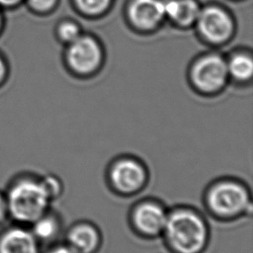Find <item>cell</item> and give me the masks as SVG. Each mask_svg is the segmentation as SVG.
Instances as JSON below:
<instances>
[{
    "mask_svg": "<svg viewBox=\"0 0 253 253\" xmlns=\"http://www.w3.org/2000/svg\"><path fill=\"white\" fill-rule=\"evenodd\" d=\"M174 253H201L209 240V226L192 209L180 208L168 212L162 233Z\"/></svg>",
    "mask_w": 253,
    "mask_h": 253,
    "instance_id": "obj_1",
    "label": "cell"
},
{
    "mask_svg": "<svg viewBox=\"0 0 253 253\" xmlns=\"http://www.w3.org/2000/svg\"><path fill=\"white\" fill-rule=\"evenodd\" d=\"M50 201L42 181L23 180L10 190L7 208L17 220L33 223L46 213Z\"/></svg>",
    "mask_w": 253,
    "mask_h": 253,
    "instance_id": "obj_3",
    "label": "cell"
},
{
    "mask_svg": "<svg viewBox=\"0 0 253 253\" xmlns=\"http://www.w3.org/2000/svg\"><path fill=\"white\" fill-rule=\"evenodd\" d=\"M57 0H24V4L30 11L36 14H45L52 10Z\"/></svg>",
    "mask_w": 253,
    "mask_h": 253,
    "instance_id": "obj_17",
    "label": "cell"
},
{
    "mask_svg": "<svg viewBox=\"0 0 253 253\" xmlns=\"http://www.w3.org/2000/svg\"><path fill=\"white\" fill-rule=\"evenodd\" d=\"M59 221L55 216L43 214L33 222V234L38 240L49 241L56 237L59 232Z\"/></svg>",
    "mask_w": 253,
    "mask_h": 253,
    "instance_id": "obj_14",
    "label": "cell"
},
{
    "mask_svg": "<svg viewBox=\"0 0 253 253\" xmlns=\"http://www.w3.org/2000/svg\"><path fill=\"white\" fill-rule=\"evenodd\" d=\"M196 23L201 35L215 43L225 42L233 32V21L230 15L217 6L201 9Z\"/></svg>",
    "mask_w": 253,
    "mask_h": 253,
    "instance_id": "obj_7",
    "label": "cell"
},
{
    "mask_svg": "<svg viewBox=\"0 0 253 253\" xmlns=\"http://www.w3.org/2000/svg\"><path fill=\"white\" fill-rule=\"evenodd\" d=\"M58 36L64 42L71 43L80 37V29L75 23L65 22L59 26Z\"/></svg>",
    "mask_w": 253,
    "mask_h": 253,
    "instance_id": "obj_16",
    "label": "cell"
},
{
    "mask_svg": "<svg viewBox=\"0 0 253 253\" xmlns=\"http://www.w3.org/2000/svg\"><path fill=\"white\" fill-rule=\"evenodd\" d=\"M112 0H76L79 9L91 16L99 15L105 12L111 5Z\"/></svg>",
    "mask_w": 253,
    "mask_h": 253,
    "instance_id": "obj_15",
    "label": "cell"
},
{
    "mask_svg": "<svg viewBox=\"0 0 253 253\" xmlns=\"http://www.w3.org/2000/svg\"><path fill=\"white\" fill-rule=\"evenodd\" d=\"M24 4V0H0V9L5 10H14Z\"/></svg>",
    "mask_w": 253,
    "mask_h": 253,
    "instance_id": "obj_20",
    "label": "cell"
},
{
    "mask_svg": "<svg viewBox=\"0 0 253 253\" xmlns=\"http://www.w3.org/2000/svg\"><path fill=\"white\" fill-rule=\"evenodd\" d=\"M47 253H77V252L71 249L67 244H63V245H57L53 247Z\"/></svg>",
    "mask_w": 253,
    "mask_h": 253,
    "instance_id": "obj_21",
    "label": "cell"
},
{
    "mask_svg": "<svg viewBox=\"0 0 253 253\" xmlns=\"http://www.w3.org/2000/svg\"><path fill=\"white\" fill-rule=\"evenodd\" d=\"M6 211H7V205L5 201L2 199V197L0 196V221L4 218L6 214Z\"/></svg>",
    "mask_w": 253,
    "mask_h": 253,
    "instance_id": "obj_23",
    "label": "cell"
},
{
    "mask_svg": "<svg viewBox=\"0 0 253 253\" xmlns=\"http://www.w3.org/2000/svg\"><path fill=\"white\" fill-rule=\"evenodd\" d=\"M131 22L139 29L155 28L165 18L163 0H133L128 9Z\"/></svg>",
    "mask_w": 253,
    "mask_h": 253,
    "instance_id": "obj_9",
    "label": "cell"
},
{
    "mask_svg": "<svg viewBox=\"0 0 253 253\" xmlns=\"http://www.w3.org/2000/svg\"><path fill=\"white\" fill-rule=\"evenodd\" d=\"M226 64L228 76L236 81L245 82L249 80L253 74V61L251 56L246 53L234 54Z\"/></svg>",
    "mask_w": 253,
    "mask_h": 253,
    "instance_id": "obj_13",
    "label": "cell"
},
{
    "mask_svg": "<svg viewBox=\"0 0 253 253\" xmlns=\"http://www.w3.org/2000/svg\"><path fill=\"white\" fill-rule=\"evenodd\" d=\"M228 77L226 61L217 54L202 57L191 72L194 86L200 92L207 94L219 91L225 85Z\"/></svg>",
    "mask_w": 253,
    "mask_h": 253,
    "instance_id": "obj_5",
    "label": "cell"
},
{
    "mask_svg": "<svg viewBox=\"0 0 253 253\" xmlns=\"http://www.w3.org/2000/svg\"><path fill=\"white\" fill-rule=\"evenodd\" d=\"M168 212L157 202L144 201L133 208L130 220L137 233L145 237H154L163 233Z\"/></svg>",
    "mask_w": 253,
    "mask_h": 253,
    "instance_id": "obj_6",
    "label": "cell"
},
{
    "mask_svg": "<svg viewBox=\"0 0 253 253\" xmlns=\"http://www.w3.org/2000/svg\"><path fill=\"white\" fill-rule=\"evenodd\" d=\"M109 182L112 189L121 195L139 192L147 182V171L137 160L126 157L115 161L109 169Z\"/></svg>",
    "mask_w": 253,
    "mask_h": 253,
    "instance_id": "obj_4",
    "label": "cell"
},
{
    "mask_svg": "<svg viewBox=\"0 0 253 253\" xmlns=\"http://www.w3.org/2000/svg\"><path fill=\"white\" fill-rule=\"evenodd\" d=\"M5 27H6V17H5L4 11L0 9V37L3 34Z\"/></svg>",
    "mask_w": 253,
    "mask_h": 253,
    "instance_id": "obj_22",
    "label": "cell"
},
{
    "mask_svg": "<svg viewBox=\"0 0 253 253\" xmlns=\"http://www.w3.org/2000/svg\"><path fill=\"white\" fill-rule=\"evenodd\" d=\"M100 243V232L90 223H77L66 234V244L77 253H95Z\"/></svg>",
    "mask_w": 253,
    "mask_h": 253,
    "instance_id": "obj_10",
    "label": "cell"
},
{
    "mask_svg": "<svg viewBox=\"0 0 253 253\" xmlns=\"http://www.w3.org/2000/svg\"><path fill=\"white\" fill-rule=\"evenodd\" d=\"M206 205L210 211L222 219L235 218L251 212L250 192L245 185L235 180H221L207 191Z\"/></svg>",
    "mask_w": 253,
    "mask_h": 253,
    "instance_id": "obj_2",
    "label": "cell"
},
{
    "mask_svg": "<svg viewBox=\"0 0 253 253\" xmlns=\"http://www.w3.org/2000/svg\"><path fill=\"white\" fill-rule=\"evenodd\" d=\"M0 253H39L38 239L27 229H10L0 239Z\"/></svg>",
    "mask_w": 253,
    "mask_h": 253,
    "instance_id": "obj_11",
    "label": "cell"
},
{
    "mask_svg": "<svg viewBox=\"0 0 253 253\" xmlns=\"http://www.w3.org/2000/svg\"><path fill=\"white\" fill-rule=\"evenodd\" d=\"M9 71H10L9 61L5 56V54L0 51V86L7 80Z\"/></svg>",
    "mask_w": 253,
    "mask_h": 253,
    "instance_id": "obj_19",
    "label": "cell"
},
{
    "mask_svg": "<svg viewBox=\"0 0 253 253\" xmlns=\"http://www.w3.org/2000/svg\"><path fill=\"white\" fill-rule=\"evenodd\" d=\"M101 59V47L93 38L80 36L69 43L67 60L72 70L80 74L93 72L100 65Z\"/></svg>",
    "mask_w": 253,
    "mask_h": 253,
    "instance_id": "obj_8",
    "label": "cell"
},
{
    "mask_svg": "<svg viewBox=\"0 0 253 253\" xmlns=\"http://www.w3.org/2000/svg\"><path fill=\"white\" fill-rule=\"evenodd\" d=\"M47 193L49 194L51 200L53 198H56L60 195V193L62 192V185L60 183V181L54 177V176H47L45 177L43 180H42Z\"/></svg>",
    "mask_w": 253,
    "mask_h": 253,
    "instance_id": "obj_18",
    "label": "cell"
},
{
    "mask_svg": "<svg viewBox=\"0 0 253 253\" xmlns=\"http://www.w3.org/2000/svg\"><path fill=\"white\" fill-rule=\"evenodd\" d=\"M165 17L181 26L195 23L201 8L196 0H167L164 1Z\"/></svg>",
    "mask_w": 253,
    "mask_h": 253,
    "instance_id": "obj_12",
    "label": "cell"
}]
</instances>
